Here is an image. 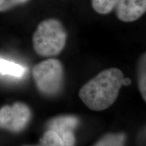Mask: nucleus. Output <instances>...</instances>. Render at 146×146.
Returning <instances> with one entry per match:
<instances>
[{"label": "nucleus", "mask_w": 146, "mask_h": 146, "mask_svg": "<svg viewBox=\"0 0 146 146\" xmlns=\"http://www.w3.org/2000/svg\"><path fill=\"white\" fill-rule=\"evenodd\" d=\"M124 83L125 78L121 70L108 68L87 82L80 89L78 96L90 110L102 111L114 103Z\"/></svg>", "instance_id": "obj_1"}, {"label": "nucleus", "mask_w": 146, "mask_h": 146, "mask_svg": "<svg viewBox=\"0 0 146 146\" xmlns=\"http://www.w3.org/2000/svg\"><path fill=\"white\" fill-rule=\"evenodd\" d=\"M67 33L62 23L50 18L41 21L33 35V45L35 52L43 57L57 56L64 48Z\"/></svg>", "instance_id": "obj_2"}, {"label": "nucleus", "mask_w": 146, "mask_h": 146, "mask_svg": "<svg viewBox=\"0 0 146 146\" xmlns=\"http://www.w3.org/2000/svg\"><path fill=\"white\" fill-rule=\"evenodd\" d=\"M33 76L37 89L46 96H54L62 88L64 69L57 59L50 58L36 64L33 68Z\"/></svg>", "instance_id": "obj_3"}, {"label": "nucleus", "mask_w": 146, "mask_h": 146, "mask_svg": "<svg viewBox=\"0 0 146 146\" xmlns=\"http://www.w3.org/2000/svg\"><path fill=\"white\" fill-rule=\"evenodd\" d=\"M31 116L30 108L22 102L0 108V128L12 132H20L28 125Z\"/></svg>", "instance_id": "obj_4"}, {"label": "nucleus", "mask_w": 146, "mask_h": 146, "mask_svg": "<svg viewBox=\"0 0 146 146\" xmlns=\"http://www.w3.org/2000/svg\"><path fill=\"white\" fill-rule=\"evenodd\" d=\"M78 123V120L76 116H60L49 122L48 129L58 135L64 146H74L75 143L74 131Z\"/></svg>", "instance_id": "obj_5"}, {"label": "nucleus", "mask_w": 146, "mask_h": 146, "mask_svg": "<svg viewBox=\"0 0 146 146\" xmlns=\"http://www.w3.org/2000/svg\"><path fill=\"white\" fill-rule=\"evenodd\" d=\"M146 12V0H120L116 13L120 21L125 23L135 21Z\"/></svg>", "instance_id": "obj_6"}, {"label": "nucleus", "mask_w": 146, "mask_h": 146, "mask_svg": "<svg viewBox=\"0 0 146 146\" xmlns=\"http://www.w3.org/2000/svg\"><path fill=\"white\" fill-rule=\"evenodd\" d=\"M27 72V68L23 66L9 61L8 60L0 58V74L13 76L15 78H22Z\"/></svg>", "instance_id": "obj_7"}, {"label": "nucleus", "mask_w": 146, "mask_h": 146, "mask_svg": "<svg viewBox=\"0 0 146 146\" xmlns=\"http://www.w3.org/2000/svg\"><path fill=\"white\" fill-rule=\"evenodd\" d=\"M137 80L141 96L146 102V52L139 58L137 64Z\"/></svg>", "instance_id": "obj_8"}, {"label": "nucleus", "mask_w": 146, "mask_h": 146, "mask_svg": "<svg viewBox=\"0 0 146 146\" xmlns=\"http://www.w3.org/2000/svg\"><path fill=\"white\" fill-rule=\"evenodd\" d=\"M123 133H109L102 137L94 146H125Z\"/></svg>", "instance_id": "obj_9"}, {"label": "nucleus", "mask_w": 146, "mask_h": 146, "mask_svg": "<svg viewBox=\"0 0 146 146\" xmlns=\"http://www.w3.org/2000/svg\"><path fill=\"white\" fill-rule=\"evenodd\" d=\"M120 0H91L92 8L97 13L107 14L117 6Z\"/></svg>", "instance_id": "obj_10"}, {"label": "nucleus", "mask_w": 146, "mask_h": 146, "mask_svg": "<svg viewBox=\"0 0 146 146\" xmlns=\"http://www.w3.org/2000/svg\"><path fill=\"white\" fill-rule=\"evenodd\" d=\"M23 146H64L62 141L54 131L48 130L40 139L39 143L35 145H25Z\"/></svg>", "instance_id": "obj_11"}, {"label": "nucleus", "mask_w": 146, "mask_h": 146, "mask_svg": "<svg viewBox=\"0 0 146 146\" xmlns=\"http://www.w3.org/2000/svg\"><path fill=\"white\" fill-rule=\"evenodd\" d=\"M29 0H0V12H4L19 5L25 4Z\"/></svg>", "instance_id": "obj_12"}]
</instances>
